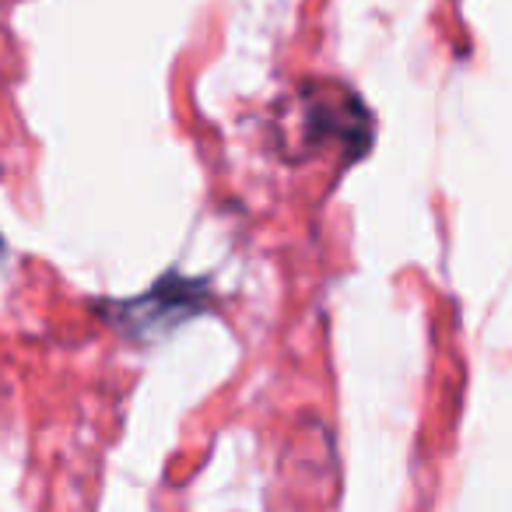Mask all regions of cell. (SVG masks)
<instances>
[{"mask_svg": "<svg viewBox=\"0 0 512 512\" xmlns=\"http://www.w3.org/2000/svg\"><path fill=\"white\" fill-rule=\"evenodd\" d=\"M295 134L306 151L348 148L351 158H362L372 144V113L355 92L316 81L295 99Z\"/></svg>", "mask_w": 512, "mask_h": 512, "instance_id": "6da1fadb", "label": "cell"}, {"mask_svg": "<svg viewBox=\"0 0 512 512\" xmlns=\"http://www.w3.org/2000/svg\"><path fill=\"white\" fill-rule=\"evenodd\" d=\"M207 299V285L200 281H186L179 274H165L162 281L148 288L144 295L113 306V323L130 337H151V334H169L172 327L193 320Z\"/></svg>", "mask_w": 512, "mask_h": 512, "instance_id": "7a4b0ae2", "label": "cell"}]
</instances>
